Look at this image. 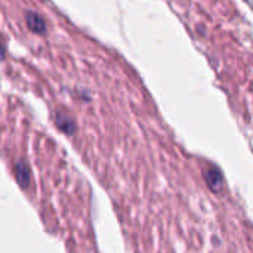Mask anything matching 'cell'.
<instances>
[{
  "mask_svg": "<svg viewBox=\"0 0 253 253\" xmlns=\"http://www.w3.org/2000/svg\"><path fill=\"white\" fill-rule=\"evenodd\" d=\"M55 122H56V126H58L61 130H64V132H67V133H73V132H74V123H73L70 119H67L65 116L56 114V116H55Z\"/></svg>",
  "mask_w": 253,
  "mask_h": 253,
  "instance_id": "cell-3",
  "label": "cell"
},
{
  "mask_svg": "<svg viewBox=\"0 0 253 253\" xmlns=\"http://www.w3.org/2000/svg\"><path fill=\"white\" fill-rule=\"evenodd\" d=\"M16 178L21 184V187H27V182L30 179V175H28V169L24 163H19L16 165Z\"/></svg>",
  "mask_w": 253,
  "mask_h": 253,
  "instance_id": "cell-4",
  "label": "cell"
},
{
  "mask_svg": "<svg viewBox=\"0 0 253 253\" xmlns=\"http://www.w3.org/2000/svg\"><path fill=\"white\" fill-rule=\"evenodd\" d=\"M4 56V47H3V44L0 43V59Z\"/></svg>",
  "mask_w": 253,
  "mask_h": 253,
  "instance_id": "cell-5",
  "label": "cell"
},
{
  "mask_svg": "<svg viewBox=\"0 0 253 253\" xmlns=\"http://www.w3.org/2000/svg\"><path fill=\"white\" fill-rule=\"evenodd\" d=\"M205 178H206V182L209 184L211 190H213L215 193L221 191V188L224 185V178H222V173L218 169L212 168V169L206 170L205 172Z\"/></svg>",
  "mask_w": 253,
  "mask_h": 253,
  "instance_id": "cell-1",
  "label": "cell"
},
{
  "mask_svg": "<svg viewBox=\"0 0 253 253\" xmlns=\"http://www.w3.org/2000/svg\"><path fill=\"white\" fill-rule=\"evenodd\" d=\"M27 24H28L30 30L37 33V34H43L46 31V22L43 21V18H40L34 12L27 13Z\"/></svg>",
  "mask_w": 253,
  "mask_h": 253,
  "instance_id": "cell-2",
  "label": "cell"
}]
</instances>
